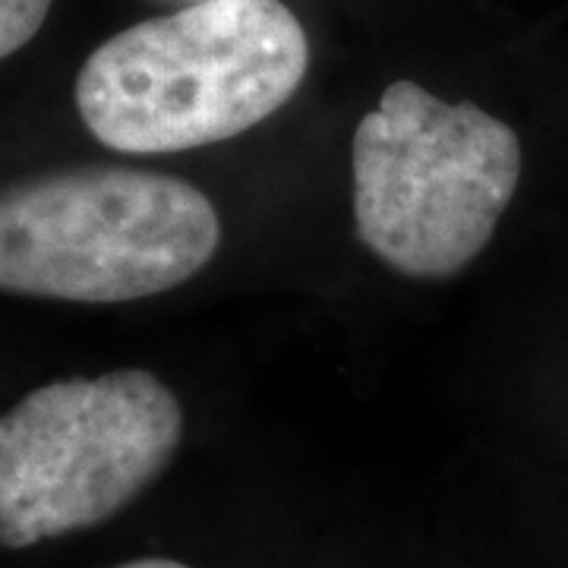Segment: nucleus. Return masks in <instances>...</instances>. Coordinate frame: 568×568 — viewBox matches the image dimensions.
Wrapping results in <instances>:
<instances>
[{
	"instance_id": "f257e3e1",
	"label": "nucleus",
	"mask_w": 568,
	"mask_h": 568,
	"mask_svg": "<svg viewBox=\"0 0 568 568\" xmlns=\"http://www.w3.org/2000/svg\"><path fill=\"white\" fill-rule=\"evenodd\" d=\"M306 67L304 26L282 0H200L102 41L77 77V108L114 152H190L272 118Z\"/></svg>"
},
{
	"instance_id": "423d86ee",
	"label": "nucleus",
	"mask_w": 568,
	"mask_h": 568,
	"mask_svg": "<svg viewBox=\"0 0 568 568\" xmlns=\"http://www.w3.org/2000/svg\"><path fill=\"white\" fill-rule=\"evenodd\" d=\"M118 568H190L178 559H136V562H123Z\"/></svg>"
},
{
	"instance_id": "20e7f679",
	"label": "nucleus",
	"mask_w": 568,
	"mask_h": 568,
	"mask_svg": "<svg viewBox=\"0 0 568 568\" xmlns=\"http://www.w3.org/2000/svg\"><path fill=\"white\" fill-rule=\"evenodd\" d=\"M181 439V402L149 369L29 392L0 417V547L102 525L159 480Z\"/></svg>"
},
{
	"instance_id": "7ed1b4c3",
	"label": "nucleus",
	"mask_w": 568,
	"mask_h": 568,
	"mask_svg": "<svg viewBox=\"0 0 568 568\" xmlns=\"http://www.w3.org/2000/svg\"><path fill=\"white\" fill-rule=\"evenodd\" d=\"M354 231L407 278H448L493 241L521 181V140L480 104L395 80L351 142Z\"/></svg>"
},
{
	"instance_id": "f03ea898",
	"label": "nucleus",
	"mask_w": 568,
	"mask_h": 568,
	"mask_svg": "<svg viewBox=\"0 0 568 568\" xmlns=\"http://www.w3.org/2000/svg\"><path fill=\"white\" fill-rule=\"evenodd\" d=\"M222 244L193 183L136 168H73L0 186V291L123 304L190 282Z\"/></svg>"
},
{
	"instance_id": "39448f33",
	"label": "nucleus",
	"mask_w": 568,
	"mask_h": 568,
	"mask_svg": "<svg viewBox=\"0 0 568 568\" xmlns=\"http://www.w3.org/2000/svg\"><path fill=\"white\" fill-rule=\"evenodd\" d=\"M54 0H0V61L39 36Z\"/></svg>"
}]
</instances>
